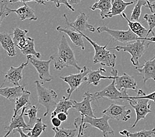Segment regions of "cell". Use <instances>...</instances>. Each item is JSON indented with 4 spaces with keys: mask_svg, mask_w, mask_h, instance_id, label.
<instances>
[{
    "mask_svg": "<svg viewBox=\"0 0 155 137\" xmlns=\"http://www.w3.org/2000/svg\"><path fill=\"white\" fill-rule=\"evenodd\" d=\"M47 127L48 126L43 123L42 118H38L34 127L28 132L27 135L30 137H40L42 132L46 131Z\"/></svg>",
    "mask_w": 155,
    "mask_h": 137,
    "instance_id": "obj_30",
    "label": "cell"
},
{
    "mask_svg": "<svg viewBox=\"0 0 155 137\" xmlns=\"http://www.w3.org/2000/svg\"><path fill=\"white\" fill-rule=\"evenodd\" d=\"M97 30L99 33H108L109 35L111 36L112 40H113L114 42L127 43L135 42L137 40H145L151 42H155V37H150V38L149 37L148 38H140L138 36L134 34L130 28L127 31H119L110 29L106 26H102V27H98Z\"/></svg>",
    "mask_w": 155,
    "mask_h": 137,
    "instance_id": "obj_6",
    "label": "cell"
},
{
    "mask_svg": "<svg viewBox=\"0 0 155 137\" xmlns=\"http://www.w3.org/2000/svg\"><path fill=\"white\" fill-rule=\"evenodd\" d=\"M49 2L54 3L55 5H56V7H58V8H59L61 5H64L66 7V8H67L68 9H70L73 12H74L75 11V8H73L71 5H70L69 4L68 0H57V1H53L52 0V1H49Z\"/></svg>",
    "mask_w": 155,
    "mask_h": 137,
    "instance_id": "obj_37",
    "label": "cell"
},
{
    "mask_svg": "<svg viewBox=\"0 0 155 137\" xmlns=\"http://www.w3.org/2000/svg\"><path fill=\"white\" fill-rule=\"evenodd\" d=\"M51 123L54 126V127L56 128H60L61 125V121L57 117L51 118Z\"/></svg>",
    "mask_w": 155,
    "mask_h": 137,
    "instance_id": "obj_39",
    "label": "cell"
},
{
    "mask_svg": "<svg viewBox=\"0 0 155 137\" xmlns=\"http://www.w3.org/2000/svg\"><path fill=\"white\" fill-rule=\"evenodd\" d=\"M148 99H130L129 103L135 111L136 119L131 129H134L139 121L145 119L147 114L152 112L150 109V104L149 103Z\"/></svg>",
    "mask_w": 155,
    "mask_h": 137,
    "instance_id": "obj_12",
    "label": "cell"
},
{
    "mask_svg": "<svg viewBox=\"0 0 155 137\" xmlns=\"http://www.w3.org/2000/svg\"><path fill=\"white\" fill-rule=\"evenodd\" d=\"M130 96H129L127 94V90H118L116 88L114 80H113L112 82L108 86L105 87L104 89L91 94V99L92 101H98V99L103 98L124 102L130 101Z\"/></svg>",
    "mask_w": 155,
    "mask_h": 137,
    "instance_id": "obj_5",
    "label": "cell"
},
{
    "mask_svg": "<svg viewBox=\"0 0 155 137\" xmlns=\"http://www.w3.org/2000/svg\"><path fill=\"white\" fill-rule=\"evenodd\" d=\"M142 7H145L146 8H148V7H147V1H144V0H139V1L137 2V4L135 5L134 9H133L132 13L131 15V21L139 22L140 16H141V14Z\"/></svg>",
    "mask_w": 155,
    "mask_h": 137,
    "instance_id": "obj_33",
    "label": "cell"
},
{
    "mask_svg": "<svg viewBox=\"0 0 155 137\" xmlns=\"http://www.w3.org/2000/svg\"><path fill=\"white\" fill-rule=\"evenodd\" d=\"M131 111L127 109L126 106H120L112 103L108 108L104 109L102 113L110 117V119H116L118 121H127L131 118Z\"/></svg>",
    "mask_w": 155,
    "mask_h": 137,
    "instance_id": "obj_11",
    "label": "cell"
},
{
    "mask_svg": "<svg viewBox=\"0 0 155 137\" xmlns=\"http://www.w3.org/2000/svg\"><path fill=\"white\" fill-rule=\"evenodd\" d=\"M0 44L9 56H15V45L14 44L12 34L7 32H0Z\"/></svg>",
    "mask_w": 155,
    "mask_h": 137,
    "instance_id": "obj_20",
    "label": "cell"
},
{
    "mask_svg": "<svg viewBox=\"0 0 155 137\" xmlns=\"http://www.w3.org/2000/svg\"><path fill=\"white\" fill-rule=\"evenodd\" d=\"M28 30H23L19 27H16L13 29V40L15 47H17L20 50L25 47L27 44V34Z\"/></svg>",
    "mask_w": 155,
    "mask_h": 137,
    "instance_id": "obj_25",
    "label": "cell"
},
{
    "mask_svg": "<svg viewBox=\"0 0 155 137\" xmlns=\"http://www.w3.org/2000/svg\"><path fill=\"white\" fill-rule=\"evenodd\" d=\"M69 4L73 7V5H77L81 2L80 0H68Z\"/></svg>",
    "mask_w": 155,
    "mask_h": 137,
    "instance_id": "obj_43",
    "label": "cell"
},
{
    "mask_svg": "<svg viewBox=\"0 0 155 137\" xmlns=\"http://www.w3.org/2000/svg\"><path fill=\"white\" fill-rule=\"evenodd\" d=\"M135 69L141 75L143 84L150 79L155 81V56L149 61H145L142 66L136 67Z\"/></svg>",
    "mask_w": 155,
    "mask_h": 137,
    "instance_id": "obj_18",
    "label": "cell"
},
{
    "mask_svg": "<svg viewBox=\"0 0 155 137\" xmlns=\"http://www.w3.org/2000/svg\"><path fill=\"white\" fill-rule=\"evenodd\" d=\"M135 2H125L122 0H112V9L110 10L106 18H112L117 15H121L124 11L127 8L128 5L134 4Z\"/></svg>",
    "mask_w": 155,
    "mask_h": 137,
    "instance_id": "obj_24",
    "label": "cell"
},
{
    "mask_svg": "<svg viewBox=\"0 0 155 137\" xmlns=\"http://www.w3.org/2000/svg\"><path fill=\"white\" fill-rule=\"evenodd\" d=\"M120 135H125L127 137H155V129L151 130H142L139 132H130L126 130L120 132Z\"/></svg>",
    "mask_w": 155,
    "mask_h": 137,
    "instance_id": "obj_32",
    "label": "cell"
},
{
    "mask_svg": "<svg viewBox=\"0 0 155 137\" xmlns=\"http://www.w3.org/2000/svg\"><path fill=\"white\" fill-rule=\"evenodd\" d=\"M25 112H24V116H28L29 118L28 127L32 129L34 125H35L36 121H37V113H38V107L35 105H28L24 107Z\"/></svg>",
    "mask_w": 155,
    "mask_h": 137,
    "instance_id": "obj_29",
    "label": "cell"
},
{
    "mask_svg": "<svg viewBox=\"0 0 155 137\" xmlns=\"http://www.w3.org/2000/svg\"><path fill=\"white\" fill-rule=\"evenodd\" d=\"M59 119H60L61 122H65L66 120L68 119V115L66 114L65 113H60L57 115L56 116Z\"/></svg>",
    "mask_w": 155,
    "mask_h": 137,
    "instance_id": "obj_40",
    "label": "cell"
},
{
    "mask_svg": "<svg viewBox=\"0 0 155 137\" xmlns=\"http://www.w3.org/2000/svg\"><path fill=\"white\" fill-rule=\"evenodd\" d=\"M26 84L20 85L19 86L13 87H0V96L5 98L12 102H15L17 99L23 94L25 90Z\"/></svg>",
    "mask_w": 155,
    "mask_h": 137,
    "instance_id": "obj_19",
    "label": "cell"
},
{
    "mask_svg": "<svg viewBox=\"0 0 155 137\" xmlns=\"http://www.w3.org/2000/svg\"><path fill=\"white\" fill-rule=\"evenodd\" d=\"M27 62L34 67L38 73L40 79L42 83H48L54 79L50 72V65L51 60L48 61L40 60L33 55H27Z\"/></svg>",
    "mask_w": 155,
    "mask_h": 137,
    "instance_id": "obj_9",
    "label": "cell"
},
{
    "mask_svg": "<svg viewBox=\"0 0 155 137\" xmlns=\"http://www.w3.org/2000/svg\"><path fill=\"white\" fill-rule=\"evenodd\" d=\"M147 7L150 9L151 12L153 13H155V2L147 1Z\"/></svg>",
    "mask_w": 155,
    "mask_h": 137,
    "instance_id": "obj_41",
    "label": "cell"
},
{
    "mask_svg": "<svg viewBox=\"0 0 155 137\" xmlns=\"http://www.w3.org/2000/svg\"><path fill=\"white\" fill-rule=\"evenodd\" d=\"M10 14L9 11V7H7V3L5 1L1 2V8H0V27L2 24L3 19Z\"/></svg>",
    "mask_w": 155,
    "mask_h": 137,
    "instance_id": "obj_36",
    "label": "cell"
},
{
    "mask_svg": "<svg viewBox=\"0 0 155 137\" xmlns=\"http://www.w3.org/2000/svg\"><path fill=\"white\" fill-rule=\"evenodd\" d=\"M63 17L65 18L66 24L77 32L83 33L86 30L92 32H94L95 31V28L93 25L88 23V16H87L84 13H81L77 17L76 20L73 23H69L67 15L65 14H64Z\"/></svg>",
    "mask_w": 155,
    "mask_h": 137,
    "instance_id": "obj_14",
    "label": "cell"
},
{
    "mask_svg": "<svg viewBox=\"0 0 155 137\" xmlns=\"http://www.w3.org/2000/svg\"><path fill=\"white\" fill-rule=\"evenodd\" d=\"M114 82L116 88L119 91L131 90L137 94V96L146 95L142 90L138 88L134 77L128 75L126 73H124L121 76H116Z\"/></svg>",
    "mask_w": 155,
    "mask_h": 137,
    "instance_id": "obj_10",
    "label": "cell"
},
{
    "mask_svg": "<svg viewBox=\"0 0 155 137\" xmlns=\"http://www.w3.org/2000/svg\"><path fill=\"white\" fill-rule=\"evenodd\" d=\"M50 60L54 61V67L58 71L70 66L74 67L80 71L82 69L78 65L74 52L64 35L61 37L58 42L57 54L50 56Z\"/></svg>",
    "mask_w": 155,
    "mask_h": 137,
    "instance_id": "obj_1",
    "label": "cell"
},
{
    "mask_svg": "<svg viewBox=\"0 0 155 137\" xmlns=\"http://www.w3.org/2000/svg\"><path fill=\"white\" fill-rule=\"evenodd\" d=\"M52 131L55 132V136L54 137H76V133L77 129H68L65 128H51Z\"/></svg>",
    "mask_w": 155,
    "mask_h": 137,
    "instance_id": "obj_34",
    "label": "cell"
},
{
    "mask_svg": "<svg viewBox=\"0 0 155 137\" xmlns=\"http://www.w3.org/2000/svg\"><path fill=\"white\" fill-rule=\"evenodd\" d=\"M79 118L84 124H88L91 127L99 129L102 132L104 137H107L108 135H114V131L108 123L110 117L108 116L104 115L102 117L100 118L90 117L88 116H81V117Z\"/></svg>",
    "mask_w": 155,
    "mask_h": 137,
    "instance_id": "obj_7",
    "label": "cell"
},
{
    "mask_svg": "<svg viewBox=\"0 0 155 137\" xmlns=\"http://www.w3.org/2000/svg\"><path fill=\"white\" fill-rule=\"evenodd\" d=\"M36 86V92L38 96V103L41 104L46 108V112L44 116L46 117L50 113H51L56 107V99L58 94L54 90L48 89L43 86V83L38 80L35 82Z\"/></svg>",
    "mask_w": 155,
    "mask_h": 137,
    "instance_id": "obj_3",
    "label": "cell"
},
{
    "mask_svg": "<svg viewBox=\"0 0 155 137\" xmlns=\"http://www.w3.org/2000/svg\"><path fill=\"white\" fill-rule=\"evenodd\" d=\"M3 137H6V136H3Z\"/></svg>",
    "mask_w": 155,
    "mask_h": 137,
    "instance_id": "obj_44",
    "label": "cell"
},
{
    "mask_svg": "<svg viewBox=\"0 0 155 137\" xmlns=\"http://www.w3.org/2000/svg\"><path fill=\"white\" fill-rule=\"evenodd\" d=\"M21 52L25 55H33L37 59L41 58V54L39 52H37L35 50V40L31 38V37H27V44L25 47L22 49Z\"/></svg>",
    "mask_w": 155,
    "mask_h": 137,
    "instance_id": "obj_31",
    "label": "cell"
},
{
    "mask_svg": "<svg viewBox=\"0 0 155 137\" xmlns=\"http://www.w3.org/2000/svg\"><path fill=\"white\" fill-rule=\"evenodd\" d=\"M83 100L81 102L72 99L73 108L76 109L81 113V116H88L90 117H96L94 116L93 109L92 108L91 93L86 92L83 96Z\"/></svg>",
    "mask_w": 155,
    "mask_h": 137,
    "instance_id": "obj_15",
    "label": "cell"
},
{
    "mask_svg": "<svg viewBox=\"0 0 155 137\" xmlns=\"http://www.w3.org/2000/svg\"><path fill=\"white\" fill-rule=\"evenodd\" d=\"M106 69L103 67H100L96 71H92L91 70V72L85 77V82L87 84H93L94 86H98L102 79H108L112 80L115 79V77H107L102 75V73H106Z\"/></svg>",
    "mask_w": 155,
    "mask_h": 137,
    "instance_id": "obj_21",
    "label": "cell"
},
{
    "mask_svg": "<svg viewBox=\"0 0 155 137\" xmlns=\"http://www.w3.org/2000/svg\"><path fill=\"white\" fill-rule=\"evenodd\" d=\"M90 9L92 11L96 9L101 10L102 19H104L112 9V1L111 0H101L91 6Z\"/></svg>",
    "mask_w": 155,
    "mask_h": 137,
    "instance_id": "obj_27",
    "label": "cell"
},
{
    "mask_svg": "<svg viewBox=\"0 0 155 137\" xmlns=\"http://www.w3.org/2000/svg\"><path fill=\"white\" fill-rule=\"evenodd\" d=\"M28 65V62H27L23 63L19 67H14L13 66L11 67L9 71L6 73L5 75V79L0 87H3L5 81L12 83L14 85V86H20L19 82L23 79V70Z\"/></svg>",
    "mask_w": 155,
    "mask_h": 137,
    "instance_id": "obj_16",
    "label": "cell"
},
{
    "mask_svg": "<svg viewBox=\"0 0 155 137\" xmlns=\"http://www.w3.org/2000/svg\"><path fill=\"white\" fill-rule=\"evenodd\" d=\"M30 95L31 92L25 90L23 92V94L17 99L15 102V107L14 109V114L13 117H16L17 116L18 112H19V110L21 109H23V107L31 104L30 101H29Z\"/></svg>",
    "mask_w": 155,
    "mask_h": 137,
    "instance_id": "obj_28",
    "label": "cell"
},
{
    "mask_svg": "<svg viewBox=\"0 0 155 137\" xmlns=\"http://www.w3.org/2000/svg\"><path fill=\"white\" fill-rule=\"evenodd\" d=\"M73 108L72 99H69L65 96H63L62 98L57 103L56 107L51 113V118L57 116V115L60 113H65L69 115L68 111L69 109Z\"/></svg>",
    "mask_w": 155,
    "mask_h": 137,
    "instance_id": "obj_26",
    "label": "cell"
},
{
    "mask_svg": "<svg viewBox=\"0 0 155 137\" xmlns=\"http://www.w3.org/2000/svg\"><path fill=\"white\" fill-rule=\"evenodd\" d=\"M24 112L25 108L23 107V109L21 111V113L19 115H17L16 117H12V119L10 123L8 126L5 127L4 130L7 132L6 135H5L6 137L9 136L11 132H13L14 131L17 130V129H23V131H30L31 129L28 127V124L25 123L24 120Z\"/></svg>",
    "mask_w": 155,
    "mask_h": 137,
    "instance_id": "obj_17",
    "label": "cell"
},
{
    "mask_svg": "<svg viewBox=\"0 0 155 137\" xmlns=\"http://www.w3.org/2000/svg\"><path fill=\"white\" fill-rule=\"evenodd\" d=\"M80 34L84 37L88 42H90L92 46H93L94 49V55L93 58L94 64H101L102 66L114 68L116 65V54L110 52L108 50L106 49L110 42L112 41L110 40V42L107 43L104 46H101L98 45L97 43L94 42L91 38L82 32H79Z\"/></svg>",
    "mask_w": 155,
    "mask_h": 137,
    "instance_id": "obj_2",
    "label": "cell"
},
{
    "mask_svg": "<svg viewBox=\"0 0 155 137\" xmlns=\"http://www.w3.org/2000/svg\"><path fill=\"white\" fill-rule=\"evenodd\" d=\"M145 99L148 100H152L155 102V91L149 94L142 96H130V99Z\"/></svg>",
    "mask_w": 155,
    "mask_h": 137,
    "instance_id": "obj_38",
    "label": "cell"
},
{
    "mask_svg": "<svg viewBox=\"0 0 155 137\" xmlns=\"http://www.w3.org/2000/svg\"><path fill=\"white\" fill-rule=\"evenodd\" d=\"M143 18L147 22L149 25V30L146 36V38H149L148 36L150 34V33H152L153 34V37H155V34L153 32V29L155 28V13L151 14H145Z\"/></svg>",
    "mask_w": 155,
    "mask_h": 137,
    "instance_id": "obj_35",
    "label": "cell"
},
{
    "mask_svg": "<svg viewBox=\"0 0 155 137\" xmlns=\"http://www.w3.org/2000/svg\"><path fill=\"white\" fill-rule=\"evenodd\" d=\"M150 43L151 42L145 40H137L134 42L129 43L125 46H117L115 47L109 48L108 50H115L117 51H124V52H128L131 55L130 61L132 64L135 67H137V65H139L140 58L145 54Z\"/></svg>",
    "mask_w": 155,
    "mask_h": 137,
    "instance_id": "obj_4",
    "label": "cell"
},
{
    "mask_svg": "<svg viewBox=\"0 0 155 137\" xmlns=\"http://www.w3.org/2000/svg\"><path fill=\"white\" fill-rule=\"evenodd\" d=\"M56 30L58 32H64L66 34H68V36L71 39L72 42L75 44L76 46L80 47L83 50H84V44L83 40V36L79 32H77L74 30H71V29L65 28L59 26L56 28Z\"/></svg>",
    "mask_w": 155,
    "mask_h": 137,
    "instance_id": "obj_23",
    "label": "cell"
},
{
    "mask_svg": "<svg viewBox=\"0 0 155 137\" xmlns=\"http://www.w3.org/2000/svg\"><path fill=\"white\" fill-rule=\"evenodd\" d=\"M19 132V134H20L21 137H30L29 136H28L27 134H25V132H24L23 130H22V129H17V130H15V131H13V132Z\"/></svg>",
    "mask_w": 155,
    "mask_h": 137,
    "instance_id": "obj_42",
    "label": "cell"
},
{
    "mask_svg": "<svg viewBox=\"0 0 155 137\" xmlns=\"http://www.w3.org/2000/svg\"><path fill=\"white\" fill-rule=\"evenodd\" d=\"M91 70L87 68L86 66H84L78 74H71L65 77H60V79L68 83L69 88L67 90V93L68 94V98L69 99L72 93L74 91L77 90L81 84L85 81V77Z\"/></svg>",
    "mask_w": 155,
    "mask_h": 137,
    "instance_id": "obj_8",
    "label": "cell"
},
{
    "mask_svg": "<svg viewBox=\"0 0 155 137\" xmlns=\"http://www.w3.org/2000/svg\"><path fill=\"white\" fill-rule=\"evenodd\" d=\"M121 17L124 18L128 23L129 28L130 29L131 32L135 34L137 36H138L140 38H147L146 36L148 32V30L146 28H145L141 24L140 22H135V21H131L127 18L126 14L122 13L121 15Z\"/></svg>",
    "mask_w": 155,
    "mask_h": 137,
    "instance_id": "obj_22",
    "label": "cell"
},
{
    "mask_svg": "<svg viewBox=\"0 0 155 137\" xmlns=\"http://www.w3.org/2000/svg\"><path fill=\"white\" fill-rule=\"evenodd\" d=\"M36 1H5V2L9 4V3H15L18 2H22L23 3V6H22L19 8L17 9H11L9 8V13H15L17 14V15L19 17L20 20L23 21L25 20L28 19L30 21H35L38 19V17H36L34 9H32L31 7H29L27 5V3L28 2H35L36 3Z\"/></svg>",
    "mask_w": 155,
    "mask_h": 137,
    "instance_id": "obj_13",
    "label": "cell"
}]
</instances>
